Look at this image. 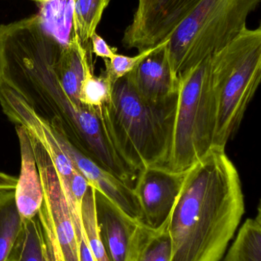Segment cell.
I'll list each match as a JSON object with an SVG mask.
<instances>
[{
  "mask_svg": "<svg viewBox=\"0 0 261 261\" xmlns=\"http://www.w3.org/2000/svg\"><path fill=\"white\" fill-rule=\"evenodd\" d=\"M29 135L44 193L42 205L37 217L53 236L64 260L80 261L78 239L62 182L42 144L33 135Z\"/></svg>",
  "mask_w": 261,
  "mask_h": 261,
  "instance_id": "cell-7",
  "label": "cell"
},
{
  "mask_svg": "<svg viewBox=\"0 0 261 261\" xmlns=\"http://www.w3.org/2000/svg\"><path fill=\"white\" fill-rule=\"evenodd\" d=\"M21 156V167L14 190L15 204L22 220L33 219L43 203L44 193L30 137L26 128L15 125Z\"/></svg>",
  "mask_w": 261,
  "mask_h": 261,
  "instance_id": "cell-13",
  "label": "cell"
},
{
  "mask_svg": "<svg viewBox=\"0 0 261 261\" xmlns=\"http://www.w3.org/2000/svg\"><path fill=\"white\" fill-rule=\"evenodd\" d=\"M197 6L196 0H142L122 43L127 49L144 51L168 39L181 21Z\"/></svg>",
  "mask_w": 261,
  "mask_h": 261,
  "instance_id": "cell-8",
  "label": "cell"
},
{
  "mask_svg": "<svg viewBox=\"0 0 261 261\" xmlns=\"http://www.w3.org/2000/svg\"><path fill=\"white\" fill-rule=\"evenodd\" d=\"M211 57L179 76L171 145L164 166L170 171L185 173L213 148L216 104Z\"/></svg>",
  "mask_w": 261,
  "mask_h": 261,
  "instance_id": "cell-6",
  "label": "cell"
},
{
  "mask_svg": "<svg viewBox=\"0 0 261 261\" xmlns=\"http://www.w3.org/2000/svg\"><path fill=\"white\" fill-rule=\"evenodd\" d=\"M168 222L169 219L157 229L140 223L133 261L171 260L172 245Z\"/></svg>",
  "mask_w": 261,
  "mask_h": 261,
  "instance_id": "cell-15",
  "label": "cell"
},
{
  "mask_svg": "<svg viewBox=\"0 0 261 261\" xmlns=\"http://www.w3.org/2000/svg\"><path fill=\"white\" fill-rule=\"evenodd\" d=\"M65 44L38 14L0 24V81L51 129L101 168L116 173L122 161L104 128L102 110L74 102L55 76L54 60Z\"/></svg>",
  "mask_w": 261,
  "mask_h": 261,
  "instance_id": "cell-1",
  "label": "cell"
},
{
  "mask_svg": "<svg viewBox=\"0 0 261 261\" xmlns=\"http://www.w3.org/2000/svg\"><path fill=\"white\" fill-rule=\"evenodd\" d=\"M95 210L100 236L110 261H133L141 222L127 216L94 188Z\"/></svg>",
  "mask_w": 261,
  "mask_h": 261,
  "instance_id": "cell-10",
  "label": "cell"
},
{
  "mask_svg": "<svg viewBox=\"0 0 261 261\" xmlns=\"http://www.w3.org/2000/svg\"><path fill=\"white\" fill-rule=\"evenodd\" d=\"M34 1L38 2V3H49V2L52 1V0H34Z\"/></svg>",
  "mask_w": 261,
  "mask_h": 261,
  "instance_id": "cell-24",
  "label": "cell"
},
{
  "mask_svg": "<svg viewBox=\"0 0 261 261\" xmlns=\"http://www.w3.org/2000/svg\"><path fill=\"white\" fill-rule=\"evenodd\" d=\"M185 174L159 166L138 172L133 189L140 210L141 223L157 229L168 220Z\"/></svg>",
  "mask_w": 261,
  "mask_h": 261,
  "instance_id": "cell-9",
  "label": "cell"
},
{
  "mask_svg": "<svg viewBox=\"0 0 261 261\" xmlns=\"http://www.w3.org/2000/svg\"><path fill=\"white\" fill-rule=\"evenodd\" d=\"M196 3H197V4H198V3H199V1H200V0H196Z\"/></svg>",
  "mask_w": 261,
  "mask_h": 261,
  "instance_id": "cell-25",
  "label": "cell"
},
{
  "mask_svg": "<svg viewBox=\"0 0 261 261\" xmlns=\"http://www.w3.org/2000/svg\"><path fill=\"white\" fill-rule=\"evenodd\" d=\"M72 33L81 44L90 47V40L111 0H72Z\"/></svg>",
  "mask_w": 261,
  "mask_h": 261,
  "instance_id": "cell-17",
  "label": "cell"
},
{
  "mask_svg": "<svg viewBox=\"0 0 261 261\" xmlns=\"http://www.w3.org/2000/svg\"><path fill=\"white\" fill-rule=\"evenodd\" d=\"M261 0H200L168 38L167 57L176 80L234 39Z\"/></svg>",
  "mask_w": 261,
  "mask_h": 261,
  "instance_id": "cell-5",
  "label": "cell"
},
{
  "mask_svg": "<svg viewBox=\"0 0 261 261\" xmlns=\"http://www.w3.org/2000/svg\"><path fill=\"white\" fill-rule=\"evenodd\" d=\"M113 84L104 72L100 76H95L93 70H90L81 84V102L87 107L101 111L110 101Z\"/></svg>",
  "mask_w": 261,
  "mask_h": 261,
  "instance_id": "cell-20",
  "label": "cell"
},
{
  "mask_svg": "<svg viewBox=\"0 0 261 261\" xmlns=\"http://www.w3.org/2000/svg\"><path fill=\"white\" fill-rule=\"evenodd\" d=\"M81 220L89 248L96 261H110L100 236L95 210L94 187L90 185L81 204Z\"/></svg>",
  "mask_w": 261,
  "mask_h": 261,
  "instance_id": "cell-19",
  "label": "cell"
},
{
  "mask_svg": "<svg viewBox=\"0 0 261 261\" xmlns=\"http://www.w3.org/2000/svg\"><path fill=\"white\" fill-rule=\"evenodd\" d=\"M245 213L235 165L213 147L185 172L169 218L170 261H220Z\"/></svg>",
  "mask_w": 261,
  "mask_h": 261,
  "instance_id": "cell-2",
  "label": "cell"
},
{
  "mask_svg": "<svg viewBox=\"0 0 261 261\" xmlns=\"http://www.w3.org/2000/svg\"><path fill=\"white\" fill-rule=\"evenodd\" d=\"M17 181L18 178L15 176L0 172V193L15 190Z\"/></svg>",
  "mask_w": 261,
  "mask_h": 261,
  "instance_id": "cell-23",
  "label": "cell"
},
{
  "mask_svg": "<svg viewBox=\"0 0 261 261\" xmlns=\"http://www.w3.org/2000/svg\"><path fill=\"white\" fill-rule=\"evenodd\" d=\"M142 1V0H139V2Z\"/></svg>",
  "mask_w": 261,
  "mask_h": 261,
  "instance_id": "cell-26",
  "label": "cell"
},
{
  "mask_svg": "<svg viewBox=\"0 0 261 261\" xmlns=\"http://www.w3.org/2000/svg\"><path fill=\"white\" fill-rule=\"evenodd\" d=\"M21 226L14 190L0 193V261H8Z\"/></svg>",
  "mask_w": 261,
  "mask_h": 261,
  "instance_id": "cell-18",
  "label": "cell"
},
{
  "mask_svg": "<svg viewBox=\"0 0 261 261\" xmlns=\"http://www.w3.org/2000/svg\"><path fill=\"white\" fill-rule=\"evenodd\" d=\"M91 44L92 52L96 56L100 57L104 60H110L116 55V48L111 47L105 41L95 32L90 40Z\"/></svg>",
  "mask_w": 261,
  "mask_h": 261,
  "instance_id": "cell-22",
  "label": "cell"
},
{
  "mask_svg": "<svg viewBox=\"0 0 261 261\" xmlns=\"http://www.w3.org/2000/svg\"><path fill=\"white\" fill-rule=\"evenodd\" d=\"M52 132L61 150L70 158L75 168L87 179L90 185L105 195L127 216L140 222V210L133 187L127 185L84 156L62 135L53 130Z\"/></svg>",
  "mask_w": 261,
  "mask_h": 261,
  "instance_id": "cell-11",
  "label": "cell"
},
{
  "mask_svg": "<svg viewBox=\"0 0 261 261\" xmlns=\"http://www.w3.org/2000/svg\"><path fill=\"white\" fill-rule=\"evenodd\" d=\"M8 261H49L42 228L37 216L22 220L21 231Z\"/></svg>",
  "mask_w": 261,
  "mask_h": 261,
  "instance_id": "cell-14",
  "label": "cell"
},
{
  "mask_svg": "<svg viewBox=\"0 0 261 261\" xmlns=\"http://www.w3.org/2000/svg\"><path fill=\"white\" fill-rule=\"evenodd\" d=\"M224 261H261V210L255 218L245 221Z\"/></svg>",
  "mask_w": 261,
  "mask_h": 261,
  "instance_id": "cell-16",
  "label": "cell"
},
{
  "mask_svg": "<svg viewBox=\"0 0 261 261\" xmlns=\"http://www.w3.org/2000/svg\"><path fill=\"white\" fill-rule=\"evenodd\" d=\"M175 99L153 103L143 99L127 76L112 87L101 117L112 145L123 161L138 173L150 167H164L171 145Z\"/></svg>",
  "mask_w": 261,
  "mask_h": 261,
  "instance_id": "cell-3",
  "label": "cell"
},
{
  "mask_svg": "<svg viewBox=\"0 0 261 261\" xmlns=\"http://www.w3.org/2000/svg\"><path fill=\"white\" fill-rule=\"evenodd\" d=\"M167 39L157 44L127 75L136 93L147 102L163 103L177 96L179 80L172 73L167 57Z\"/></svg>",
  "mask_w": 261,
  "mask_h": 261,
  "instance_id": "cell-12",
  "label": "cell"
},
{
  "mask_svg": "<svg viewBox=\"0 0 261 261\" xmlns=\"http://www.w3.org/2000/svg\"><path fill=\"white\" fill-rule=\"evenodd\" d=\"M155 47L139 52L136 56L129 57L116 54L111 59L104 60V63H105V70L104 73L108 76L112 83L114 84L116 81L124 77L132 70H134L136 66L149 54L153 51Z\"/></svg>",
  "mask_w": 261,
  "mask_h": 261,
  "instance_id": "cell-21",
  "label": "cell"
},
{
  "mask_svg": "<svg viewBox=\"0 0 261 261\" xmlns=\"http://www.w3.org/2000/svg\"><path fill=\"white\" fill-rule=\"evenodd\" d=\"M216 104L213 147L225 149L236 135L261 78V28H245L211 57Z\"/></svg>",
  "mask_w": 261,
  "mask_h": 261,
  "instance_id": "cell-4",
  "label": "cell"
}]
</instances>
